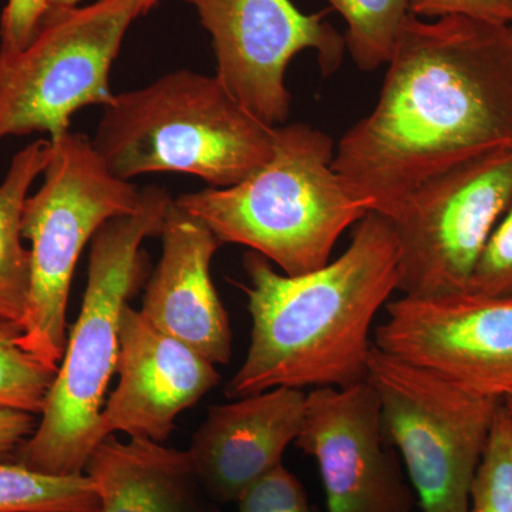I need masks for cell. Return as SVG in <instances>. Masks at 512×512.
I'll list each match as a JSON object with an SVG mask.
<instances>
[{
  "mask_svg": "<svg viewBox=\"0 0 512 512\" xmlns=\"http://www.w3.org/2000/svg\"><path fill=\"white\" fill-rule=\"evenodd\" d=\"M512 148V25L410 13L375 109L340 138L333 168L387 215L414 188Z\"/></svg>",
  "mask_w": 512,
  "mask_h": 512,
  "instance_id": "6da1fadb",
  "label": "cell"
},
{
  "mask_svg": "<svg viewBox=\"0 0 512 512\" xmlns=\"http://www.w3.org/2000/svg\"><path fill=\"white\" fill-rule=\"evenodd\" d=\"M389 218L369 212L348 249L303 275L278 274L258 252L244 256L252 319L247 357L225 386L229 399L275 387L346 389L366 382L373 320L399 284Z\"/></svg>",
  "mask_w": 512,
  "mask_h": 512,
  "instance_id": "7a4b0ae2",
  "label": "cell"
},
{
  "mask_svg": "<svg viewBox=\"0 0 512 512\" xmlns=\"http://www.w3.org/2000/svg\"><path fill=\"white\" fill-rule=\"evenodd\" d=\"M173 201L164 188H144L136 211L113 218L94 235L82 311L67 336L42 419L16 463L52 476L84 474L103 441L100 414L119 365L121 316L146 281L148 256L141 245L160 237Z\"/></svg>",
  "mask_w": 512,
  "mask_h": 512,
  "instance_id": "3957f363",
  "label": "cell"
},
{
  "mask_svg": "<svg viewBox=\"0 0 512 512\" xmlns=\"http://www.w3.org/2000/svg\"><path fill=\"white\" fill-rule=\"evenodd\" d=\"M332 138L309 124L274 127V151L259 170L227 188L175 198L181 210L211 229L222 244L244 245L285 275L330 262L346 229L372 205L333 168Z\"/></svg>",
  "mask_w": 512,
  "mask_h": 512,
  "instance_id": "277c9868",
  "label": "cell"
},
{
  "mask_svg": "<svg viewBox=\"0 0 512 512\" xmlns=\"http://www.w3.org/2000/svg\"><path fill=\"white\" fill-rule=\"evenodd\" d=\"M92 143L120 180L181 173L227 188L271 158L274 127L245 109L217 76L181 69L114 94Z\"/></svg>",
  "mask_w": 512,
  "mask_h": 512,
  "instance_id": "5b68a950",
  "label": "cell"
},
{
  "mask_svg": "<svg viewBox=\"0 0 512 512\" xmlns=\"http://www.w3.org/2000/svg\"><path fill=\"white\" fill-rule=\"evenodd\" d=\"M50 146L43 183L23 207L32 281L19 343L57 372L66 349L77 261L106 222L137 210L143 190L111 174L84 134L67 131L52 138Z\"/></svg>",
  "mask_w": 512,
  "mask_h": 512,
  "instance_id": "8992f818",
  "label": "cell"
},
{
  "mask_svg": "<svg viewBox=\"0 0 512 512\" xmlns=\"http://www.w3.org/2000/svg\"><path fill=\"white\" fill-rule=\"evenodd\" d=\"M366 382L379 399L384 440L402 458L421 512H468L503 400L468 392L375 345Z\"/></svg>",
  "mask_w": 512,
  "mask_h": 512,
  "instance_id": "52a82bcc",
  "label": "cell"
},
{
  "mask_svg": "<svg viewBox=\"0 0 512 512\" xmlns=\"http://www.w3.org/2000/svg\"><path fill=\"white\" fill-rule=\"evenodd\" d=\"M143 0H96L52 9L28 45L0 52V146L9 137L70 131L74 113L106 106L110 70Z\"/></svg>",
  "mask_w": 512,
  "mask_h": 512,
  "instance_id": "ba28073f",
  "label": "cell"
},
{
  "mask_svg": "<svg viewBox=\"0 0 512 512\" xmlns=\"http://www.w3.org/2000/svg\"><path fill=\"white\" fill-rule=\"evenodd\" d=\"M512 202V148L431 178L384 217L399 248L397 291L407 298L464 293Z\"/></svg>",
  "mask_w": 512,
  "mask_h": 512,
  "instance_id": "9c48e42d",
  "label": "cell"
},
{
  "mask_svg": "<svg viewBox=\"0 0 512 512\" xmlns=\"http://www.w3.org/2000/svg\"><path fill=\"white\" fill-rule=\"evenodd\" d=\"M197 10L210 33L217 73L229 93L268 126H282L291 113L286 69L303 50L318 53L320 69H339L345 37L306 15L292 0H183Z\"/></svg>",
  "mask_w": 512,
  "mask_h": 512,
  "instance_id": "30bf717a",
  "label": "cell"
},
{
  "mask_svg": "<svg viewBox=\"0 0 512 512\" xmlns=\"http://www.w3.org/2000/svg\"><path fill=\"white\" fill-rule=\"evenodd\" d=\"M373 345L468 392L512 396V298L473 293L387 303Z\"/></svg>",
  "mask_w": 512,
  "mask_h": 512,
  "instance_id": "8fae6325",
  "label": "cell"
},
{
  "mask_svg": "<svg viewBox=\"0 0 512 512\" xmlns=\"http://www.w3.org/2000/svg\"><path fill=\"white\" fill-rule=\"evenodd\" d=\"M295 443L318 464L328 512H414L416 493L384 440L369 383L309 390Z\"/></svg>",
  "mask_w": 512,
  "mask_h": 512,
  "instance_id": "7c38bea8",
  "label": "cell"
},
{
  "mask_svg": "<svg viewBox=\"0 0 512 512\" xmlns=\"http://www.w3.org/2000/svg\"><path fill=\"white\" fill-rule=\"evenodd\" d=\"M116 390L100 414L101 440L114 433L163 443L178 414L220 383V373L183 342L127 305L121 316Z\"/></svg>",
  "mask_w": 512,
  "mask_h": 512,
  "instance_id": "4fadbf2b",
  "label": "cell"
},
{
  "mask_svg": "<svg viewBox=\"0 0 512 512\" xmlns=\"http://www.w3.org/2000/svg\"><path fill=\"white\" fill-rule=\"evenodd\" d=\"M306 396V390L275 387L208 409L187 453L212 503H237L284 464L286 448L301 433Z\"/></svg>",
  "mask_w": 512,
  "mask_h": 512,
  "instance_id": "5bb4252c",
  "label": "cell"
},
{
  "mask_svg": "<svg viewBox=\"0 0 512 512\" xmlns=\"http://www.w3.org/2000/svg\"><path fill=\"white\" fill-rule=\"evenodd\" d=\"M160 238L163 255L148 279L140 312L212 365H227L232 330L211 279V261L221 242L175 200Z\"/></svg>",
  "mask_w": 512,
  "mask_h": 512,
  "instance_id": "9a60e30c",
  "label": "cell"
},
{
  "mask_svg": "<svg viewBox=\"0 0 512 512\" xmlns=\"http://www.w3.org/2000/svg\"><path fill=\"white\" fill-rule=\"evenodd\" d=\"M84 474L99 497L97 512H214L187 450L148 439L106 437Z\"/></svg>",
  "mask_w": 512,
  "mask_h": 512,
  "instance_id": "2e32d148",
  "label": "cell"
},
{
  "mask_svg": "<svg viewBox=\"0 0 512 512\" xmlns=\"http://www.w3.org/2000/svg\"><path fill=\"white\" fill-rule=\"evenodd\" d=\"M50 140L37 138L18 151L0 183V318L22 322L28 309L30 249L23 245L22 214L30 188L50 158Z\"/></svg>",
  "mask_w": 512,
  "mask_h": 512,
  "instance_id": "e0dca14e",
  "label": "cell"
},
{
  "mask_svg": "<svg viewBox=\"0 0 512 512\" xmlns=\"http://www.w3.org/2000/svg\"><path fill=\"white\" fill-rule=\"evenodd\" d=\"M93 481L80 476H52L16 463H0V512H97Z\"/></svg>",
  "mask_w": 512,
  "mask_h": 512,
  "instance_id": "ac0fdd59",
  "label": "cell"
},
{
  "mask_svg": "<svg viewBox=\"0 0 512 512\" xmlns=\"http://www.w3.org/2000/svg\"><path fill=\"white\" fill-rule=\"evenodd\" d=\"M348 25L345 43L357 67L373 72L389 63L412 0H328Z\"/></svg>",
  "mask_w": 512,
  "mask_h": 512,
  "instance_id": "d6986e66",
  "label": "cell"
},
{
  "mask_svg": "<svg viewBox=\"0 0 512 512\" xmlns=\"http://www.w3.org/2000/svg\"><path fill=\"white\" fill-rule=\"evenodd\" d=\"M22 326L0 318V409L42 414L56 370L20 346Z\"/></svg>",
  "mask_w": 512,
  "mask_h": 512,
  "instance_id": "ffe728a7",
  "label": "cell"
},
{
  "mask_svg": "<svg viewBox=\"0 0 512 512\" xmlns=\"http://www.w3.org/2000/svg\"><path fill=\"white\" fill-rule=\"evenodd\" d=\"M468 512H512V419L504 402L471 483Z\"/></svg>",
  "mask_w": 512,
  "mask_h": 512,
  "instance_id": "44dd1931",
  "label": "cell"
},
{
  "mask_svg": "<svg viewBox=\"0 0 512 512\" xmlns=\"http://www.w3.org/2000/svg\"><path fill=\"white\" fill-rule=\"evenodd\" d=\"M466 292L512 298V202L488 238Z\"/></svg>",
  "mask_w": 512,
  "mask_h": 512,
  "instance_id": "7402d4cb",
  "label": "cell"
},
{
  "mask_svg": "<svg viewBox=\"0 0 512 512\" xmlns=\"http://www.w3.org/2000/svg\"><path fill=\"white\" fill-rule=\"evenodd\" d=\"M238 512H312L299 478L281 464L239 497Z\"/></svg>",
  "mask_w": 512,
  "mask_h": 512,
  "instance_id": "603a6c76",
  "label": "cell"
},
{
  "mask_svg": "<svg viewBox=\"0 0 512 512\" xmlns=\"http://www.w3.org/2000/svg\"><path fill=\"white\" fill-rule=\"evenodd\" d=\"M52 0H8L0 19V52L28 45L49 13Z\"/></svg>",
  "mask_w": 512,
  "mask_h": 512,
  "instance_id": "cb8c5ba5",
  "label": "cell"
},
{
  "mask_svg": "<svg viewBox=\"0 0 512 512\" xmlns=\"http://www.w3.org/2000/svg\"><path fill=\"white\" fill-rule=\"evenodd\" d=\"M410 13L417 18L464 16L512 25V0H412Z\"/></svg>",
  "mask_w": 512,
  "mask_h": 512,
  "instance_id": "d4e9b609",
  "label": "cell"
},
{
  "mask_svg": "<svg viewBox=\"0 0 512 512\" xmlns=\"http://www.w3.org/2000/svg\"><path fill=\"white\" fill-rule=\"evenodd\" d=\"M35 414L0 409V463L15 460L22 444L35 433Z\"/></svg>",
  "mask_w": 512,
  "mask_h": 512,
  "instance_id": "484cf974",
  "label": "cell"
},
{
  "mask_svg": "<svg viewBox=\"0 0 512 512\" xmlns=\"http://www.w3.org/2000/svg\"><path fill=\"white\" fill-rule=\"evenodd\" d=\"M82 0H52V5H50V10L52 9H66L73 8V6H79V3ZM146 3L148 12L157 5L160 0H143Z\"/></svg>",
  "mask_w": 512,
  "mask_h": 512,
  "instance_id": "4316f807",
  "label": "cell"
},
{
  "mask_svg": "<svg viewBox=\"0 0 512 512\" xmlns=\"http://www.w3.org/2000/svg\"><path fill=\"white\" fill-rule=\"evenodd\" d=\"M504 404L507 406L508 412H510L512 419V396L507 397V399L504 400Z\"/></svg>",
  "mask_w": 512,
  "mask_h": 512,
  "instance_id": "83f0119b",
  "label": "cell"
}]
</instances>
